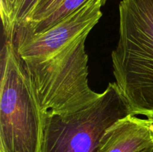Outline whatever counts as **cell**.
I'll use <instances>...</instances> for the list:
<instances>
[{
    "mask_svg": "<svg viewBox=\"0 0 153 152\" xmlns=\"http://www.w3.org/2000/svg\"><path fill=\"white\" fill-rule=\"evenodd\" d=\"M111 53L115 83L130 114L153 116V0H122Z\"/></svg>",
    "mask_w": 153,
    "mask_h": 152,
    "instance_id": "obj_1",
    "label": "cell"
},
{
    "mask_svg": "<svg viewBox=\"0 0 153 152\" xmlns=\"http://www.w3.org/2000/svg\"><path fill=\"white\" fill-rule=\"evenodd\" d=\"M88 31L41 58L22 60L43 114L66 118L91 105L101 93L88 83Z\"/></svg>",
    "mask_w": 153,
    "mask_h": 152,
    "instance_id": "obj_2",
    "label": "cell"
},
{
    "mask_svg": "<svg viewBox=\"0 0 153 152\" xmlns=\"http://www.w3.org/2000/svg\"><path fill=\"white\" fill-rule=\"evenodd\" d=\"M44 116L13 43L1 52L0 152H40Z\"/></svg>",
    "mask_w": 153,
    "mask_h": 152,
    "instance_id": "obj_3",
    "label": "cell"
},
{
    "mask_svg": "<svg viewBox=\"0 0 153 152\" xmlns=\"http://www.w3.org/2000/svg\"><path fill=\"white\" fill-rule=\"evenodd\" d=\"M130 114L115 82L91 105L68 117L46 113L40 152H97L108 129Z\"/></svg>",
    "mask_w": 153,
    "mask_h": 152,
    "instance_id": "obj_4",
    "label": "cell"
},
{
    "mask_svg": "<svg viewBox=\"0 0 153 152\" xmlns=\"http://www.w3.org/2000/svg\"><path fill=\"white\" fill-rule=\"evenodd\" d=\"M108 0H88L82 6L49 29L36 34L16 30L13 43L22 60L41 58L92 28L102 16Z\"/></svg>",
    "mask_w": 153,
    "mask_h": 152,
    "instance_id": "obj_5",
    "label": "cell"
},
{
    "mask_svg": "<svg viewBox=\"0 0 153 152\" xmlns=\"http://www.w3.org/2000/svg\"><path fill=\"white\" fill-rule=\"evenodd\" d=\"M152 145L149 120L128 114L106 131L97 152H137Z\"/></svg>",
    "mask_w": 153,
    "mask_h": 152,
    "instance_id": "obj_6",
    "label": "cell"
},
{
    "mask_svg": "<svg viewBox=\"0 0 153 152\" xmlns=\"http://www.w3.org/2000/svg\"><path fill=\"white\" fill-rule=\"evenodd\" d=\"M87 1L88 0H64L53 13H51L43 20L40 21L38 23L35 24L30 28L19 27V28H16V30H20L23 32L31 34H36L43 32V31L50 28L54 25L67 17L70 13L79 8Z\"/></svg>",
    "mask_w": 153,
    "mask_h": 152,
    "instance_id": "obj_7",
    "label": "cell"
},
{
    "mask_svg": "<svg viewBox=\"0 0 153 152\" xmlns=\"http://www.w3.org/2000/svg\"><path fill=\"white\" fill-rule=\"evenodd\" d=\"M64 1V0H39L29 17L19 27L30 28L38 23L53 13Z\"/></svg>",
    "mask_w": 153,
    "mask_h": 152,
    "instance_id": "obj_8",
    "label": "cell"
},
{
    "mask_svg": "<svg viewBox=\"0 0 153 152\" xmlns=\"http://www.w3.org/2000/svg\"><path fill=\"white\" fill-rule=\"evenodd\" d=\"M19 0H0V12L3 33L6 38L13 37L15 33L14 16Z\"/></svg>",
    "mask_w": 153,
    "mask_h": 152,
    "instance_id": "obj_9",
    "label": "cell"
},
{
    "mask_svg": "<svg viewBox=\"0 0 153 152\" xmlns=\"http://www.w3.org/2000/svg\"><path fill=\"white\" fill-rule=\"evenodd\" d=\"M39 0H19L14 16L15 30L29 17Z\"/></svg>",
    "mask_w": 153,
    "mask_h": 152,
    "instance_id": "obj_10",
    "label": "cell"
},
{
    "mask_svg": "<svg viewBox=\"0 0 153 152\" xmlns=\"http://www.w3.org/2000/svg\"><path fill=\"white\" fill-rule=\"evenodd\" d=\"M137 152H153V145H152L149 146V147L146 148H143L142 150L139 151Z\"/></svg>",
    "mask_w": 153,
    "mask_h": 152,
    "instance_id": "obj_11",
    "label": "cell"
},
{
    "mask_svg": "<svg viewBox=\"0 0 153 152\" xmlns=\"http://www.w3.org/2000/svg\"><path fill=\"white\" fill-rule=\"evenodd\" d=\"M146 119L149 120V123H150L151 126H152V131H153V116H149V117H147Z\"/></svg>",
    "mask_w": 153,
    "mask_h": 152,
    "instance_id": "obj_12",
    "label": "cell"
}]
</instances>
